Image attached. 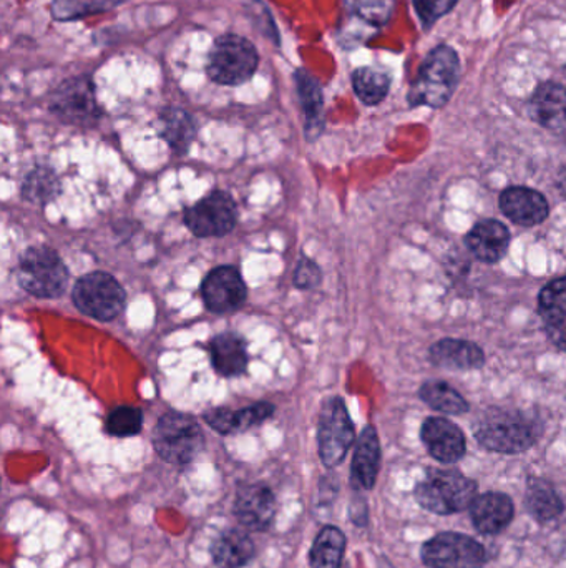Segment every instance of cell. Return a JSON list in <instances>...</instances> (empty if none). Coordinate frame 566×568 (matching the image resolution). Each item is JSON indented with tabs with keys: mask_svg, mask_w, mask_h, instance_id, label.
Returning <instances> with one entry per match:
<instances>
[{
	"mask_svg": "<svg viewBox=\"0 0 566 568\" xmlns=\"http://www.w3.org/2000/svg\"><path fill=\"white\" fill-rule=\"evenodd\" d=\"M245 280L235 267H217L204 277L201 286V296L210 311L223 315V312L236 311L241 308L246 299Z\"/></svg>",
	"mask_w": 566,
	"mask_h": 568,
	"instance_id": "obj_13",
	"label": "cell"
},
{
	"mask_svg": "<svg viewBox=\"0 0 566 568\" xmlns=\"http://www.w3.org/2000/svg\"><path fill=\"white\" fill-rule=\"evenodd\" d=\"M17 280L25 292L37 298H59L69 283V270L56 251L32 247L22 253Z\"/></svg>",
	"mask_w": 566,
	"mask_h": 568,
	"instance_id": "obj_6",
	"label": "cell"
},
{
	"mask_svg": "<svg viewBox=\"0 0 566 568\" xmlns=\"http://www.w3.org/2000/svg\"><path fill=\"white\" fill-rule=\"evenodd\" d=\"M353 88L364 105H379L389 94L390 76L374 67H361L353 72Z\"/></svg>",
	"mask_w": 566,
	"mask_h": 568,
	"instance_id": "obj_29",
	"label": "cell"
},
{
	"mask_svg": "<svg viewBox=\"0 0 566 568\" xmlns=\"http://www.w3.org/2000/svg\"><path fill=\"white\" fill-rule=\"evenodd\" d=\"M233 512L248 531L268 532L276 519V496L263 482L241 485L236 493Z\"/></svg>",
	"mask_w": 566,
	"mask_h": 568,
	"instance_id": "obj_12",
	"label": "cell"
},
{
	"mask_svg": "<svg viewBox=\"0 0 566 568\" xmlns=\"http://www.w3.org/2000/svg\"><path fill=\"white\" fill-rule=\"evenodd\" d=\"M515 516L514 500L502 493L476 496L470 506L473 526L481 534L497 535L504 532Z\"/></svg>",
	"mask_w": 566,
	"mask_h": 568,
	"instance_id": "obj_16",
	"label": "cell"
},
{
	"mask_svg": "<svg viewBox=\"0 0 566 568\" xmlns=\"http://www.w3.org/2000/svg\"><path fill=\"white\" fill-rule=\"evenodd\" d=\"M153 446L163 461L175 468H187L203 451L204 434L193 416L168 413L156 423Z\"/></svg>",
	"mask_w": 566,
	"mask_h": 568,
	"instance_id": "obj_4",
	"label": "cell"
},
{
	"mask_svg": "<svg viewBox=\"0 0 566 568\" xmlns=\"http://www.w3.org/2000/svg\"><path fill=\"white\" fill-rule=\"evenodd\" d=\"M550 340L558 350L566 353V324H556V327H546Z\"/></svg>",
	"mask_w": 566,
	"mask_h": 568,
	"instance_id": "obj_38",
	"label": "cell"
},
{
	"mask_svg": "<svg viewBox=\"0 0 566 568\" xmlns=\"http://www.w3.org/2000/svg\"><path fill=\"white\" fill-rule=\"evenodd\" d=\"M460 60L449 46L435 47L422 62L412 82L408 100L411 107L443 108L459 85Z\"/></svg>",
	"mask_w": 566,
	"mask_h": 568,
	"instance_id": "obj_2",
	"label": "cell"
},
{
	"mask_svg": "<svg viewBox=\"0 0 566 568\" xmlns=\"http://www.w3.org/2000/svg\"><path fill=\"white\" fill-rule=\"evenodd\" d=\"M347 539L338 525H325L309 548V567L342 568Z\"/></svg>",
	"mask_w": 566,
	"mask_h": 568,
	"instance_id": "obj_26",
	"label": "cell"
},
{
	"mask_svg": "<svg viewBox=\"0 0 566 568\" xmlns=\"http://www.w3.org/2000/svg\"><path fill=\"white\" fill-rule=\"evenodd\" d=\"M432 364L449 371H473L485 366V354L475 343L463 340L437 341L428 351Z\"/></svg>",
	"mask_w": 566,
	"mask_h": 568,
	"instance_id": "obj_19",
	"label": "cell"
},
{
	"mask_svg": "<svg viewBox=\"0 0 566 568\" xmlns=\"http://www.w3.org/2000/svg\"><path fill=\"white\" fill-rule=\"evenodd\" d=\"M394 0H353V8L364 21L373 25H384L389 21Z\"/></svg>",
	"mask_w": 566,
	"mask_h": 568,
	"instance_id": "obj_34",
	"label": "cell"
},
{
	"mask_svg": "<svg viewBox=\"0 0 566 568\" xmlns=\"http://www.w3.org/2000/svg\"><path fill=\"white\" fill-rule=\"evenodd\" d=\"M351 520L356 525H366L367 523V504L364 499H354L351 504Z\"/></svg>",
	"mask_w": 566,
	"mask_h": 568,
	"instance_id": "obj_37",
	"label": "cell"
},
{
	"mask_svg": "<svg viewBox=\"0 0 566 568\" xmlns=\"http://www.w3.org/2000/svg\"><path fill=\"white\" fill-rule=\"evenodd\" d=\"M543 423L535 411L494 405L476 417L473 436L482 448L498 454H521L539 442Z\"/></svg>",
	"mask_w": 566,
	"mask_h": 568,
	"instance_id": "obj_1",
	"label": "cell"
},
{
	"mask_svg": "<svg viewBox=\"0 0 566 568\" xmlns=\"http://www.w3.org/2000/svg\"><path fill=\"white\" fill-rule=\"evenodd\" d=\"M50 110L69 126L92 127L101 118L94 80L89 75L67 79L50 98Z\"/></svg>",
	"mask_w": 566,
	"mask_h": 568,
	"instance_id": "obj_9",
	"label": "cell"
},
{
	"mask_svg": "<svg viewBox=\"0 0 566 568\" xmlns=\"http://www.w3.org/2000/svg\"><path fill=\"white\" fill-rule=\"evenodd\" d=\"M143 413L133 405H121L107 417V433L114 437H132L142 430Z\"/></svg>",
	"mask_w": 566,
	"mask_h": 568,
	"instance_id": "obj_33",
	"label": "cell"
},
{
	"mask_svg": "<svg viewBox=\"0 0 566 568\" xmlns=\"http://www.w3.org/2000/svg\"><path fill=\"white\" fill-rule=\"evenodd\" d=\"M415 12L424 25H434L444 15L449 14L459 0H412Z\"/></svg>",
	"mask_w": 566,
	"mask_h": 568,
	"instance_id": "obj_35",
	"label": "cell"
},
{
	"mask_svg": "<svg viewBox=\"0 0 566 568\" xmlns=\"http://www.w3.org/2000/svg\"><path fill=\"white\" fill-rule=\"evenodd\" d=\"M72 298L83 315L98 321H111L123 311L127 295L114 276L94 271L76 281Z\"/></svg>",
	"mask_w": 566,
	"mask_h": 568,
	"instance_id": "obj_8",
	"label": "cell"
},
{
	"mask_svg": "<svg viewBox=\"0 0 566 568\" xmlns=\"http://www.w3.org/2000/svg\"><path fill=\"white\" fill-rule=\"evenodd\" d=\"M256 545L243 529H228L214 539L211 558L217 568H243L255 558Z\"/></svg>",
	"mask_w": 566,
	"mask_h": 568,
	"instance_id": "obj_22",
	"label": "cell"
},
{
	"mask_svg": "<svg viewBox=\"0 0 566 568\" xmlns=\"http://www.w3.org/2000/svg\"><path fill=\"white\" fill-rule=\"evenodd\" d=\"M354 439L356 430L345 402L329 398L322 404L318 424V451L325 468H338L353 448Z\"/></svg>",
	"mask_w": 566,
	"mask_h": 568,
	"instance_id": "obj_7",
	"label": "cell"
},
{
	"mask_svg": "<svg viewBox=\"0 0 566 568\" xmlns=\"http://www.w3.org/2000/svg\"><path fill=\"white\" fill-rule=\"evenodd\" d=\"M465 245L470 253L482 263H498L507 253L510 233L504 223L497 220H485L470 229L469 235L465 236Z\"/></svg>",
	"mask_w": 566,
	"mask_h": 568,
	"instance_id": "obj_18",
	"label": "cell"
},
{
	"mask_svg": "<svg viewBox=\"0 0 566 568\" xmlns=\"http://www.w3.org/2000/svg\"><path fill=\"white\" fill-rule=\"evenodd\" d=\"M500 209L520 226H535L549 218L550 205L540 191L527 187L507 188L500 194Z\"/></svg>",
	"mask_w": 566,
	"mask_h": 568,
	"instance_id": "obj_15",
	"label": "cell"
},
{
	"mask_svg": "<svg viewBox=\"0 0 566 568\" xmlns=\"http://www.w3.org/2000/svg\"><path fill=\"white\" fill-rule=\"evenodd\" d=\"M558 188L562 191L563 197L566 198V165L559 170L558 174Z\"/></svg>",
	"mask_w": 566,
	"mask_h": 568,
	"instance_id": "obj_39",
	"label": "cell"
},
{
	"mask_svg": "<svg viewBox=\"0 0 566 568\" xmlns=\"http://www.w3.org/2000/svg\"><path fill=\"white\" fill-rule=\"evenodd\" d=\"M377 564H379V568H394V565L390 564L386 557H380Z\"/></svg>",
	"mask_w": 566,
	"mask_h": 568,
	"instance_id": "obj_40",
	"label": "cell"
},
{
	"mask_svg": "<svg viewBox=\"0 0 566 568\" xmlns=\"http://www.w3.org/2000/svg\"><path fill=\"white\" fill-rule=\"evenodd\" d=\"M322 273L321 268L309 260V258H303L297 264L296 273H294V284L300 289H313L321 284Z\"/></svg>",
	"mask_w": 566,
	"mask_h": 568,
	"instance_id": "obj_36",
	"label": "cell"
},
{
	"mask_svg": "<svg viewBox=\"0 0 566 568\" xmlns=\"http://www.w3.org/2000/svg\"><path fill=\"white\" fill-rule=\"evenodd\" d=\"M158 133L175 153H187L197 137V123L187 110L166 107L160 111Z\"/></svg>",
	"mask_w": 566,
	"mask_h": 568,
	"instance_id": "obj_24",
	"label": "cell"
},
{
	"mask_svg": "<svg viewBox=\"0 0 566 568\" xmlns=\"http://www.w3.org/2000/svg\"><path fill=\"white\" fill-rule=\"evenodd\" d=\"M565 73H566V67H565Z\"/></svg>",
	"mask_w": 566,
	"mask_h": 568,
	"instance_id": "obj_41",
	"label": "cell"
},
{
	"mask_svg": "<svg viewBox=\"0 0 566 568\" xmlns=\"http://www.w3.org/2000/svg\"><path fill=\"white\" fill-rule=\"evenodd\" d=\"M258 62L256 47L248 38L225 34L220 35L211 47L207 72L214 84L236 87L255 75Z\"/></svg>",
	"mask_w": 566,
	"mask_h": 568,
	"instance_id": "obj_5",
	"label": "cell"
},
{
	"mask_svg": "<svg viewBox=\"0 0 566 568\" xmlns=\"http://www.w3.org/2000/svg\"><path fill=\"white\" fill-rule=\"evenodd\" d=\"M526 507L530 516L540 523H549L562 516L565 506L562 497L550 482L532 478L526 494Z\"/></svg>",
	"mask_w": 566,
	"mask_h": 568,
	"instance_id": "obj_27",
	"label": "cell"
},
{
	"mask_svg": "<svg viewBox=\"0 0 566 568\" xmlns=\"http://www.w3.org/2000/svg\"><path fill=\"white\" fill-rule=\"evenodd\" d=\"M530 117L550 130L566 127V88L556 82H543L529 100Z\"/></svg>",
	"mask_w": 566,
	"mask_h": 568,
	"instance_id": "obj_21",
	"label": "cell"
},
{
	"mask_svg": "<svg viewBox=\"0 0 566 568\" xmlns=\"http://www.w3.org/2000/svg\"><path fill=\"white\" fill-rule=\"evenodd\" d=\"M539 309L545 327L566 324V276L546 284L539 296Z\"/></svg>",
	"mask_w": 566,
	"mask_h": 568,
	"instance_id": "obj_31",
	"label": "cell"
},
{
	"mask_svg": "<svg viewBox=\"0 0 566 568\" xmlns=\"http://www.w3.org/2000/svg\"><path fill=\"white\" fill-rule=\"evenodd\" d=\"M380 469V442L376 429L367 426L359 436L351 464V484L356 493L373 490Z\"/></svg>",
	"mask_w": 566,
	"mask_h": 568,
	"instance_id": "obj_17",
	"label": "cell"
},
{
	"mask_svg": "<svg viewBox=\"0 0 566 568\" xmlns=\"http://www.w3.org/2000/svg\"><path fill=\"white\" fill-rule=\"evenodd\" d=\"M422 401L432 407L449 416H460L469 413V402L460 395L457 389L444 381H427L418 391Z\"/></svg>",
	"mask_w": 566,
	"mask_h": 568,
	"instance_id": "obj_28",
	"label": "cell"
},
{
	"mask_svg": "<svg viewBox=\"0 0 566 568\" xmlns=\"http://www.w3.org/2000/svg\"><path fill=\"white\" fill-rule=\"evenodd\" d=\"M236 222L238 209L232 194L226 191H213L185 213L188 228L200 238L226 235L235 228Z\"/></svg>",
	"mask_w": 566,
	"mask_h": 568,
	"instance_id": "obj_11",
	"label": "cell"
},
{
	"mask_svg": "<svg viewBox=\"0 0 566 568\" xmlns=\"http://www.w3.org/2000/svg\"><path fill=\"white\" fill-rule=\"evenodd\" d=\"M294 82H296L300 107H303L304 115H306V135L313 140L321 133L322 123H325V120H322L325 95H322V88L318 80L308 70H296Z\"/></svg>",
	"mask_w": 566,
	"mask_h": 568,
	"instance_id": "obj_25",
	"label": "cell"
},
{
	"mask_svg": "<svg viewBox=\"0 0 566 568\" xmlns=\"http://www.w3.org/2000/svg\"><path fill=\"white\" fill-rule=\"evenodd\" d=\"M120 0H52V15L57 21H73L89 14L108 11Z\"/></svg>",
	"mask_w": 566,
	"mask_h": 568,
	"instance_id": "obj_32",
	"label": "cell"
},
{
	"mask_svg": "<svg viewBox=\"0 0 566 568\" xmlns=\"http://www.w3.org/2000/svg\"><path fill=\"white\" fill-rule=\"evenodd\" d=\"M60 193V180L52 168L37 167L25 177L22 184V197L35 203L46 205Z\"/></svg>",
	"mask_w": 566,
	"mask_h": 568,
	"instance_id": "obj_30",
	"label": "cell"
},
{
	"mask_svg": "<svg viewBox=\"0 0 566 568\" xmlns=\"http://www.w3.org/2000/svg\"><path fill=\"white\" fill-rule=\"evenodd\" d=\"M214 371L225 378L241 376L248 368V350L245 340L235 333L217 334L210 344Z\"/></svg>",
	"mask_w": 566,
	"mask_h": 568,
	"instance_id": "obj_23",
	"label": "cell"
},
{
	"mask_svg": "<svg viewBox=\"0 0 566 568\" xmlns=\"http://www.w3.org/2000/svg\"><path fill=\"white\" fill-rule=\"evenodd\" d=\"M418 506L437 516H452L470 509L476 497V482L457 469H428L415 485Z\"/></svg>",
	"mask_w": 566,
	"mask_h": 568,
	"instance_id": "obj_3",
	"label": "cell"
},
{
	"mask_svg": "<svg viewBox=\"0 0 566 568\" xmlns=\"http://www.w3.org/2000/svg\"><path fill=\"white\" fill-rule=\"evenodd\" d=\"M421 437L428 454L443 464H456L465 455V436L446 417H428L422 424Z\"/></svg>",
	"mask_w": 566,
	"mask_h": 568,
	"instance_id": "obj_14",
	"label": "cell"
},
{
	"mask_svg": "<svg viewBox=\"0 0 566 568\" xmlns=\"http://www.w3.org/2000/svg\"><path fill=\"white\" fill-rule=\"evenodd\" d=\"M421 557L428 568H481L487 552L469 535L443 532L422 545Z\"/></svg>",
	"mask_w": 566,
	"mask_h": 568,
	"instance_id": "obj_10",
	"label": "cell"
},
{
	"mask_svg": "<svg viewBox=\"0 0 566 568\" xmlns=\"http://www.w3.org/2000/svg\"><path fill=\"white\" fill-rule=\"evenodd\" d=\"M274 414V405L270 402H258L249 405L245 410L233 411L228 407H214L204 414V423L216 430L217 434L228 436V434L245 433L251 427L263 424Z\"/></svg>",
	"mask_w": 566,
	"mask_h": 568,
	"instance_id": "obj_20",
	"label": "cell"
}]
</instances>
